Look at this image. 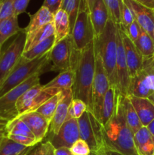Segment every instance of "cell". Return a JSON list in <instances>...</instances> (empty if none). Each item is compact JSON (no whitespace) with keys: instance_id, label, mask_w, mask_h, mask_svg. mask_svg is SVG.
<instances>
[{"instance_id":"6da1fadb","label":"cell","mask_w":154,"mask_h":155,"mask_svg":"<svg viewBox=\"0 0 154 155\" xmlns=\"http://www.w3.org/2000/svg\"><path fill=\"white\" fill-rule=\"evenodd\" d=\"M104 149L123 155H139L134 141V133L128 127L124 115L120 95H118L115 113L105 126H102Z\"/></svg>"},{"instance_id":"7a4b0ae2","label":"cell","mask_w":154,"mask_h":155,"mask_svg":"<svg viewBox=\"0 0 154 155\" xmlns=\"http://www.w3.org/2000/svg\"><path fill=\"white\" fill-rule=\"evenodd\" d=\"M95 39L82 51L78 53L76 63L73 68L75 82L72 86L73 98L84 101L88 110L91 112V93L95 74Z\"/></svg>"},{"instance_id":"3957f363","label":"cell","mask_w":154,"mask_h":155,"mask_svg":"<svg viewBox=\"0 0 154 155\" xmlns=\"http://www.w3.org/2000/svg\"><path fill=\"white\" fill-rule=\"evenodd\" d=\"M118 24L109 19L102 34L95 38V48L102 60L110 86L116 88V55H117Z\"/></svg>"},{"instance_id":"277c9868","label":"cell","mask_w":154,"mask_h":155,"mask_svg":"<svg viewBox=\"0 0 154 155\" xmlns=\"http://www.w3.org/2000/svg\"><path fill=\"white\" fill-rule=\"evenodd\" d=\"M50 62V51L31 61L21 57L16 66L0 83V98L36 73L43 72Z\"/></svg>"},{"instance_id":"5b68a950","label":"cell","mask_w":154,"mask_h":155,"mask_svg":"<svg viewBox=\"0 0 154 155\" xmlns=\"http://www.w3.org/2000/svg\"><path fill=\"white\" fill-rule=\"evenodd\" d=\"M73 51L80 52L95 39L93 27L90 18V11L86 0L80 1L76 20L70 34Z\"/></svg>"},{"instance_id":"8992f818","label":"cell","mask_w":154,"mask_h":155,"mask_svg":"<svg viewBox=\"0 0 154 155\" xmlns=\"http://www.w3.org/2000/svg\"><path fill=\"white\" fill-rule=\"evenodd\" d=\"M127 95L148 98L154 103V68L151 58L143 59L141 69L131 77Z\"/></svg>"},{"instance_id":"52a82bcc","label":"cell","mask_w":154,"mask_h":155,"mask_svg":"<svg viewBox=\"0 0 154 155\" xmlns=\"http://www.w3.org/2000/svg\"><path fill=\"white\" fill-rule=\"evenodd\" d=\"M41 73H36L26 81L12 89L0 98V117L10 121L18 117L16 103L18 98L27 90L39 84Z\"/></svg>"},{"instance_id":"ba28073f","label":"cell","mask_w":154,"mask_h":155,"mask_svg":"<svg viewBox=\"0 0 154 155\" xmlns=\"http://www.w3.org/2000/svg\"><path fill=\"white\" fill-rule=\"evenodd\" d=\"M95 74L92 86L91 113L99 120L104 96L110 88V83L103 65L102 60L95 48Z\"/></svg>"},{"instance_id":"9c48e42d","label":"cell","mask_w":154,"mask_h":155,"mask_svg":"<svg viewBox=\"0 0 154 155\" xmlns=\"http://www.w3.org/2000/svg\"><path fill=\"white\" fill-rule=\"evenodd\" d=\"M26 39L25 31L21 29L8 47L0 54V83L5 79L22 57Z\"/></svg>"},{"instance_id":"30bf717a","label":"cell","mask_w":154,"mask_h":155,"mask_svg":"<svg viewBox=\"0 0 154 155\" xmlns=\"http://www.w3.org/2000/svg\"><path fill=\"white\" fill-rule=\"evenodd\" d=\"M73 52L72 37L68 35L64 39L54 44L50 51V61L52 63L51 71H64L72 69L71 60Z\"/></svg>"},{"instance_id":"8fae6325","label":"cell","mask_w":154,"mask_h":155,"mask_svg":"<svg viewBox=\"0 0 154 155\" xmlns=\"http://www.w3.org/2000/svg\"><path fill=\"white\" fill-rule=\"evenodd\" d=\"M54 148H70L79 139L78 121L76 119H69L65 121L56 134L45 138Z\"/></svg>"},{"instance_id":"7c38bea8","label":"cell","mask_w":154,"mask_h":155,"mask_svg":"<svg viewBox=\"0 0 154 155\" xmlns=\"http://www.w3.org/2000/svg\"><path fill=\"white\" fill-rule=\"evenodd\" d=\"M116 89L120 95H128L130 83V75L125 59V50L122 37L118 27L117 33V55H116Z\"/></svg>"},{"instance_id":"4fadbf2b","label":"cell","mask_w":154,"mask_h":155,"mask_svg":"<svg viewBox=\"0 0 154 155\" xmlns=\"http://www.w3.org/2000/svg\"><path fill=\"white\" fill-rule=\"evenodd\" d=\"M7 137L14 142L28 147H33L38 144L36 137L25 123L16 117L6 124Z\"/></svg>"},{"instance_id":"5bb4252c","label":"cell","mask_w":154,"mask_h":155,"mask_svg":"<svg viewBox=\"0 0 154 155\" xmlns=\"http://www.w3.org/2000/svg\"><path fill=\"white\" fill-rule=\"evenodd\" d=\"M118 27H119V31L122 37V44H123L124 50H125V59H126L128 73H129L130 79H131V77H134L142 68L143 58L136 47L134 42H132L131 39L127 36L120 24L118 25Z\"/></svg>"},{"instance_id":"9a60e30c","label":"cell","mask_w":154,"mask_h":155,"mask_svg":"<svg viewBox=\"0 0 154 155\" xmlns=\"http://www.w3.org/2000/svg\"><path fill=\"white\" fill-rule=\"evenodd\" d=\"M73 99L72 89H65L60 92V99L56 108L53 119L49 126V130L46 137L56 134L60 130L63 123L66 121L68 114V110ZM45 137V138H46Z\"/></svg>"},{"instance_id":"2e32d148","label":"cell","mask_w":154,"mask_h":155,"mask_svg":"<svg viewBox=\"0 0 154 155\" xmlns=\"http://www.w3.org/2000/svg\"><path fill=\"white\" fill-rule=\"evenodd\" d=\"M129 7L140 27L154 40V11L134 0H123Z\"/></svg>"},{"instance_id":"e0dca14e","label":"cell","mask_w":154,"mask_h":155,"mask_svg":"<svg viewBox=\"0 0 154 155\" xmlns=\"http://www.w3.org/2000/svg\"><path fill=\"white\" fill-rule=\"evenodd\" d=\"M17 117L25 123L35 136L38 143L45 140L50 124L43 116L36 111H31L18 115Z\"/></svg>"},{"instance_id":"ac0fdd59","label":"cell","mask_w":154,"mask_h":155,"mask_svg":"<svg viewBox=\"0 0 154 155\" xmlns=\"http://www.w3.org/2000/svg\"><path fill=\"white\" fill-rule=\"evenodd\" d=\"M90 18L93 27L95 38L98 39L102 34L110 15L103 0H98L90 11Z\"/></svg>"},{"instance_id":"d6986e66","label":"cell","mask_w":154,"mask_h":155,"mask_svg":"<svg viewBox=\"0 0 154 155\" xmlns=\"http://www.w3.org/2000/svg\"><path fill=\"white\" fill-rule=\"evenodd\" d=\"M132 104L143 127H146L154 119V103L148 98L127 95Z\"/></svg>"},{"instance_id":"ffe728a7","label":"cell","mask_w":154,"mask_h":155,"mask_svg":"<svg viewBox=\"0 0 154 155\" xmlns=\"http://www.w3.org/2000/svg\"><path fill=\"white\" fill-rule=\"evenodd\" d=\"M30 21L29 24L24 29L27 35V39L30 38L45 25L54 21V15L44 6H42L33 15H30Z\"/></svg>"},{"instance_id":"44dd1931","label":"cell","mask_w":154,"mask_h":155,"mask_svg":"<svg viewBox=\"0 0 154 155\" xmlns=\"http://www.w3.org/2000/svg\"><path fill=\"white\" fill-rule=\"evenodd\" d=\"M118 95L117 89L113 86H110L105 94L99 120L103 127L109 122L114 114L117 105Z\"/></svg>"},{"instance_id":"7402d4cb","label":"cell","mask_w":154,"mask_h":155,"mask_svg":"<svg viewBox=\"0 0 154 155\" xmlns=\"http://www.w3.org/2000/svg\"><path fill=\"white\" fill-rule=\"evenodd\" d=\"M134 141L139 155H153L154 137L146 127H142L134 133Z\"/></svg>"},{"instance_id":"603a6c76","label":"cell","mask_w":154,"mask_h":155,"mask_svg":"<svg viewBox=\"0 0 154 155\" xmlns=\"http://www.w3.org/2000/svg\"><path fill=\"white\" fill-rule=\"evenodd\" d=\"M79 139L84 140L88 145L91 151H98V145L95 139L91 124L89 120L88 110H86L78 120Z\"/></svg>"},{"instance_id":"cb8c5ba5","label":"cell","mask_w":154,"mask_h":155,"mask_svg":"<svg viewBox=\"0 0 154 155\" xmlns=\"http://www.w3.org/2000/svg\"><path fill=\"white\" fill-rule=\"evenodd\" d=\"M54 36H55V43L69 35L70 27H69V20L67 13L63 9H59L54 15Z\"/></svg>"},{"instance_id":"d4e9b609","label":"cell","mask_w":154,"mask_h":155,"mask_svg":"<svg viewBox=\"0 0 154 155\" xmlns=\"http://www.w3.org/2000/svg\"><path fill=\"white\" fill-rule=\"evenodd\" d=\"M120 98L126 122L129 128L132 131V133L134 134L143 126H142L140 119H139L138 116H137V112L134 110V107H133L132 104L131 103L128 96L127 95H120Z\"/></svg>"},{"instance_id":"484cf974","label":"cell","mask_w":154,"mask_h":155,"mask_svg":"<svg viewBox=\"0 0 154 155\" xmlns=\"http://www.w3.org/2000/svg\"><path fill=\"white\" fill-rule=\"evenodd\" d=\"M75 82V71L72 69L62 71L55 78L53 79L47 84L44 85V88H57L61 90L72 89Z\"/></svg>"},{"instance_id":"4316f807","label":"cell","mask_w":154,"mask_h":155,"mask_svg":"<svg viewBox=\"0 0 154 155\" xmlns=\"http://www.w3.org/2000/svg\"><path fill=\"white\" fill-rule=\"evenodd\" d=\"M21 29L18 24V17L15 15L9 17L0 21V48L10 37L17 35Z\"/></svg>"},{"instance_id":"83f0119b","label":"cell","mask_w":154,"mask_h":155,"mask_svg":"<svg viewBox=\"0 0 154 155\" xmlns=\"http://www.w3.org/2000/svg\"><path fill=\"white\" fill-rule=\"evenodd\" d=\"M55 44V36H50L42 42L30 48L27 51H24L22 57L27 61H31L35 58L44 55L46 53L49 52Z\"/></svg>"},{"instance_id":"f1b7e54d","label":"cell","mask_w":154,"mask_h":155,"mask_svg":"<svg viewBox=\"0 0 154 155\" xmlns=\"http://www.w3.org/2000/svg\"><path fill=\"white\" fill-rule=\"evenodd\" d=\"M33 147L17 143L6 136L0 144V155H28Z\"/></svg>"},{"instance_id":"f546056e","label":"cell","mask_w":154,"mask_h":155,"mask_svg":"<svg viewBox=\"0 0 154 155\" xmlns=\"http://www.w3.org/2000/svg\"><path fill=\"white\" fill-rule=\"evenodd\" d=\"M54 35V23H50L46 24L43 27L36 31L33 35H32L30 38L26 39V45L24 48V51H27L30 48H33L39 42H42L46 39L47 38Z\"/></svg>"},{"instance_id":"4dcf8cb0","label":"cell","mask_w":154,"mask_h":155,"mask_svg":"<svg viewBox=\"0 0 154 155\" xmlns=\"http://www.w3.org/2000/svg\"><path fill=\"white\" fill-rule=\"evenodd\" d=\"M136 47L143 59L151 58L154 55V40L147 33L141 29L138 39L134 42Z\"/></svg>"},{"instance_id":"1f68e13d","label":"cell","mask_w":154,"mask_h":155,"mask_svg":"<svg viewBox=\"0 0 154 155\" xmlns=\"http://www.w3.org/2000/svg\"><path fill=\"white\" fill-rule=\"evenodd\" d=\"M43 89V86L40 83L33 86L28 90L26 91L19 98L16 103V108L18 110V115L27 113L28 110L29 105L31 102L32 99Z\"/></svg>"},{"instance_id":"d6a6232c","label":"cell","mask_w":154,"mask_h":155,"mask_svg":"<svg viewBox=\"0 0 154 155\" xmlns=\"http://www.w3.org/2000/svg\"><path fill=\"white\" fill-rule=\"evenodd\" d=\"M60 92L54 95V96L51 97V98H49L48 101H46L44 104H42L37 110H35V111L40 114L42 116H43L49 122V124H51V120H52L53 117H54V113H55L56 108H57V104L59 102Z\"/></svg>"},{"instance_id":"836d02e7","label":"cell","mask_w":154,"mask_h":155,"mask_svg":"<svg viewBox=\"0 0 154 155\" xmlns=\"http://www.w3.org/2000/svg\"><path fill=\"white\" fill-rule=\"evenodd\" d=\"M80 1L81 0H63V3L60 8L64 10L67 13L69 20V27H70V33L73 28L74 24L76 20L77 15L79 8Z\"/></svg>"},{"instance_id":"e575fe53","label":"cell","mask_w":154,"mask_h":155,"mask_svg":"<svg viewBox=\"0 0 154 155\" xmlns=\"http://www.w3.org/2000/svg\"><path fill=\"white\" fill-rule=\"evenodd\" d=\"M109 12L110 18L115 24H121V12L123 4L122 0H103Z\"/></svg>"},{"instance_id":"d590c367","label":"cell","mask_w":154,"mask_h":155,"mask_svg":"<svg viewBox=\"0 0 154 155\" xmlns=\"http://www.w3.org/2000/svg\"><path fill=\"white\" fill-rule=\"evenodd\" d=\"M87 110V104L84 101L78 98H73L69 107L66 120L69 119L78 120Z\"/></svg>"},{"instance_id":"8d00e7d4","label":"cell","mask_w":154,"mask_h":155,"mask_svg":"<svg viewBox=\"0 0 154 155\" xmlns=\"http://www.w3.org/2000/svg\"><path fill=\"white\" fill-rule=\"evenodd\" d=\"M53 145L48 141H45L35 145L28 155H55Z\"/></svg>"},{"instance_id":"74e56055","label":"cell","mask_w":154,"mask_h":155,"mask_svg":"<svg viewBox=\"0 0 154 155\" xmlns=\"http://www.w3.org/2000/svg\"><path fill=\"white\" fill-rule=\"evenodd\" d=\"M14 0H1L0 2V21L14 15Z\"/></svg>"},{"instance_id":"f35d334b","label":"cell","mask_w":154,"mask_h":155,"mask_svg":"<svg viewBox=\"0 0 154 155\" xmlns=\"http://www.w3.org/2000/svg\"><path fill=\"white\" fill-rule=\"evenodd\" d=\"M69 149L73 155H90L91 154L88 145L81 139H78Z\"/></svg>"},{"instance_id":"ab89813d","label":"cell","mask_w":154,"mask_h":155,"mask_svg":"<svg viewBox=\"0 0 154 155\" xmlns=\"http://www.w3.org/2000/svg\"><path fill=\"white\" fill-rule=\"evenodd\" d=\"M120 26L132 42H134L137 41L139 36H140V32H141V27H140V25H139L136 20H134L132 24H131L127 27H123L121 24Z\"/></svg>"},{"instance_id":"60d3db41","label":"cell","mask_w":154,"mask_h":155,"mask_svg":"<svg viewBox=\"0 0 154 155\" xmlns=\"http://www.w3.org/2000/svg\"><path fill=\"white\" fill-rule=\"evenodd\" d=\"M135 18L131 10L123 2L122 6V12H121V25L123 27H127L132 24Z\"/></svg>"},{"instance_id":"b9f144b4","label":"cell","mask_w":154,"mask_h":155,"mask_svg":"<svg viewBox=\"0 0 154 155\" xmlns=\"http://www.w3.org/2000/svg\"><path fill=\"white\" fill-rule=\"evenodd\" d=\"M30 0H14V15L18 17L27 10Z\"/></svg>"},{"instance_id":"7bdbcfd3","label":"cell","mask_w":154,"mask_h":155,"mask_svg":"<svg viewBox=\"0 0 154 155\" xmlns=\"http://www.w3.org/2000/svg\"><path fill=\"white\" fill-rule=\"evenodd\" d=\"M63 0H44L42 6L47 8L53 15L60 9Z\"/></svg>"},{"instance_id":"ee69618b","label":"cell","mask_w":154,"mask_h":155,"mask_svg":"<svg viewBox=\"0 0 154 155\" xmlns=\"http://www.w3.org/2000/svg\"><path fill=\"white\" fill-rule=\"evenodd\" d=\"M55 155H73L71 152L70 149L67 148H59L54 150Z\"/></svg>"},{"instance_id":"f6af8a7d","label":"cell","mask_w":154,"mask_h":155,"mask_svg":"<svg viewBox=\"0 0 154 155\" xmlns=\"http://www.w3.org/2000/svg\"><path fill=\"white\" fill-rule=\"evenodd\" d=\"M134 1L154 11V0H134Z\"/></svg>"},{"instance_id":"bcb514c9","label":"cell","mask_w":154,"mask_h":155,"mask_svg":"<svg viewBox=\"0 0 154 155\" xmlns=\"http://www.w3.org/2000/svg\"><path fill=\"white\" fill-rule=\"evenodd\" d=\"M7 136L6 125H0V144L5 137Z\"/></svg>"},{"instance_id":"7dc6e473","label":"cell","mask_w":154,"mask_h":155,"mask_svg":"<svg viewBox=\"0 0 154 155\" xmlns=\"http://www.w3.org/2000/svg\"><path fill=\"white\" fill-rule=\"evenodd\" d=\"M146 127L147 128V130H149V132L150 133V134L154 137V119L152 120L151 121V122L149 123V124H148Z\"/></svg>"},{"instance_id":"c3c4849f","label":"cell","mask_w":154,"mask_h":155,"mask_svg":"<svg viewBox=\"0 0 154 155\" xmlns=\"http://www.w3.org/2000/svg\"><path fill=\"white\" fill-rule=\"evenodd\" d=\"M101 151L104 153V155H123L119 152H116V151H110V150H107V149H103V150H101Z\"/></svg>"},{"instance_id":"681fc988","label":"cell","mask_w":154,"mask_h":155,"mask_svg":"<svg viewBox=\"0 0 154 155\" xmlns=\"http://www.w3.org/2000/svg\"><path fill=\"white\" fill-rule=\"evenodd\" d=\"M98 1V0H86L87 2V5H88V7L89 11H91L93 8V6L95 5V2Z\"/></svg>"},{"instance_id":"f907efd6","label":"cell","mask_w":154,"mask_h":155,"mask_svg":"<svg viewBox=\"0 0 154 155\" xmlns=\"http://www.w3.org/2000/svg\"><path fill=\"white\" fill-rule=\"evenodd\" d=\"M8 120H7L6 119L0 117V125H6L8 124Z\"/></svg>"},{"instance_id":"816d5d0a","label":"cell","mask_w":154,"mask_h":155,"mask_svg":"<svg viewBox=\"0 0 154 155\" xmlns=\"http://www.w3.org/2000/svg\"><path fill=\"white\" fill-rule=\"evenodd\" d=\"M90 155H104V153L101 151H97V152H94V151H91Z\"/></svg>"},{"instance_id":"f5cc1de1","label":"cell","mask_w":154,"mask_h":155,"mask_svg":"<svg viewBox=\"0 0 154 155\" xmlns=\"http://www.w3.org/2000/svg\"><path fill=\"white\" fill-rule=\"evenodd\" d=\"M151 60H152V66H153V68H154V55L152 56V58H151Z\"/></svg>"},{"instance_id":"db71d44e","label":"cell","mask_w":154,"mask_h":155,"mask_svg":"<svg viewBox=\"0 0 154 155\" xmlns=\"http://www.w3.org/2000/svg\"><path fill=\"white\" fill-rule=\"evenodd\" d=\"M0 54H1V48H0Z\"/></svg>"},{"instance_id":"11a10c76","label":"cell","mask_w":154,"mask_h":155,"mask_svg":"<svg viewBox=\"0 0 154 155\" xmlns=\"http://www.w3.org/2000/svg\"><path fill=\"white\" fill-rule=\"evenodd\" d=\"M0 2H1V0H0Z\"/></svg>"},{"instance_id":"9f6ffc18","label":"cell","mask_w":154,"mask_h":155,"mask_svg":"<svg viewBox=\"0 0 154 155\" xmlns=\"http://www.w3.org/2000/svg\"><path fill=\"white\" fill-rule=\"evenodd\" d=\"M153 155H154V152H153Z\"/></svg>"}]
</instances>
